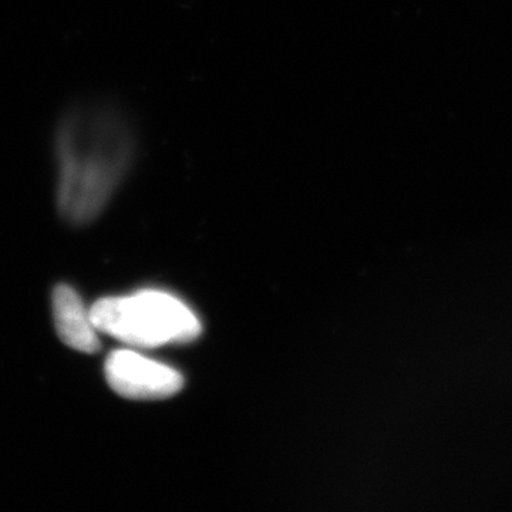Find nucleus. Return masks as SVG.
<instances>
[{"label":"nucleus","mask_w":512,"mask_h":512,"mask_svg":"<svg viewBox=\"0 0 512 512\" xmlns=\"http://www.w3.org/2000/svg\"><path fill=\"white\" fill-rule=\"evenodd\" d=\"M136 127L113 101L83 99L60 113L50 160L60 215L74 225L96 220L133 170Z\"/></svg>","instance_id":"obj_1"},{"label":"nucleus","mask_w":512,"mask_h":512,"mask_svg":"<svg viewBox=\"0 0 512 512\" xmlns=\"http://www.w3.org/2000/svg\"><path fill=\"white\" fill-rule=\"evenodd\" d=\"M90 315L97 332L134 348L191 342L201 333L195 313L180 299L161 291L100 299Z\"/></svg>","instance_id":"obj_2"},{"label":"nucleus","mask_w":512,"mask_h":512,"mask_svg":"<svg viewBox=\"0 0 512 512\" xmlns=\"http://www.w3.org/2000/svg\"><path fill=\"white\" fill-rule=\"evenodd\" d=\"M104 372L111 389L131 400L167 399L184 384L183 376L173 367L128 349L110 353Z\"/></svg>","instance_id":"obj_3"},{"label":"nucleus","mask_w":512,"mask_h":512,"mask_svg":"<svg viewBox=\"0 0 512 512\" xmlns=\"http://www.w3.org/2000/svg\"><path fill=\"white\" fill-rule=\"evenodd\" d=\"M53 318L60 339L70 348L83 353H96L100 349L92 315L70 286H57L53 292Z\"/></svg>","instance_id":"obj_4"}]
</instances>
